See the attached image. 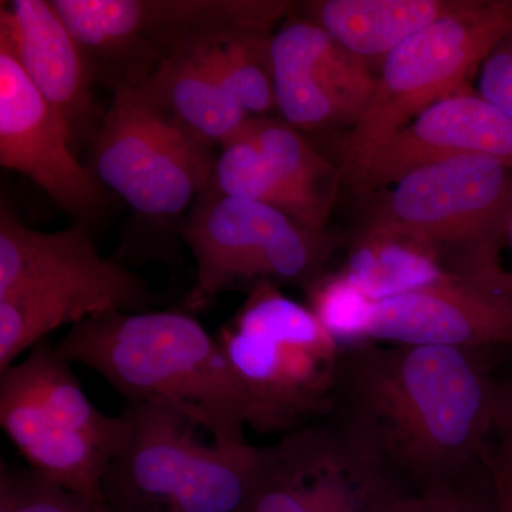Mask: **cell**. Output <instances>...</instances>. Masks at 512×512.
<instances>
[{
	"label": "cell",
	"mask_w": 512,
	"mask_h": 512,
	"mask_svg": "<svg viewBox=\"0 0 512 512\" xmlns=\"http://www.w3.org/2000/svg\"><path fill=\"white\" fill-rule=\"evenodd\" d=\"M406 491L329 417L262 447L238 512H389Z\"/></svg>",
	"instance_id": "cell-11"
},
{
	"label": "cell",
	"mask_w": 512,
	"mask_h": 512,
	"mask_svg": "<svg viewBox=\"0 0 512 512\" xmlns=\"http://www.w3.org/2000/svg\"><path fill=\"white\" fill-rule=\"evenodd\" d=\"M393 185L375 220L429 242L448 271L493 291L512 207V167L470 154L421 167Z\"/></svg>",
	"instance_id": "cell-8"
},
{
	"label": "cell",
	"mask_w": 512,
	"mask_h": 512,
	"mask_svg": "<svg viewBox=\"0 0 512 512\" xmlns=\"http://www.w3.org/2000/svg\"><path fill=\"white\" fill-rule=\"evenodd\" d=\"M153 302L147 285H86L0 296V370L18 362L53 330L104 312H147Z\"/></svg>",
	"instance_id": "cell-18"
},
{
	"label": "cell",
	"mask_w": 512,
	"mask_h": 512,
	"mask_svg": "<svg viewBox=\"0 0 512 512\" xmlns=\"http://www.w3.org/2000/svg\"><path fill=\"white\" fill-rule=\"evenodd\" d=\"M128 436L103 481L113 512H238L247 501L262 447L205 443L202 430L163 403L126 402Z\"/></svg>",
	"instance_id": "cell-4"
},
{
	"label": "cell",
	"mask_w": 512,
	"mask_h": 512,
	"mask_svg": "<svg viewBox=\"0 0 512 512\" xmlns=\"http://www.w3.org/2000/svg\"><path fill=\"white\" fill-rule=\"evenodd\" d=\"M181 237L197 265L185 299L187 312L210 308L218 296L261 281L308 288L322 276L333 241L285 212L228 197L211 183L198 195L181 225Z\"/></svg>",
	"instance_id": "cell-7"
},
{
	"label": "cell",
	"mask_w": 512,
	"mask_h": 512,
	"mask_svg": "<svg viewBox=\"0 0 512 512\" xmlns=\"http://www.w3.org/2000/svg\"><path fill=\"white\" fill-rule=\"evenodd\" d=\"M73 363L45 339L0 370V424L29 468L90 500L128 436L123 414L107 416L84 392Z\"/></svg>",
	"instance_id": "cell-5"
},
{
	"label": "cell",
	"mask_w": 512,
	"mask_h": 512,
	"mask_svg": "<svg viewBox=\"0 0 512 512\" xmlns=\"http://www.w3.org/2000/svg\"><path fill=\"white\" fill-rule=\"evenodd\" d=\"M217 339L256 433L285 436L335 412L343 349L311 308L288 298L278 284L251 286Z\"/></svg>",
	"instance_id": "cell-3"
},
{
	"label": "cell",
	"mask_w": 512,
	"mask_h": 512,
	"mask_svg": "<svg viewBox=\"0 0 512 512\" xmlns=\"http://www.w3.org/2000/svg\"><path fill=\"white\" fill-rule=\"evenodd\" d=\"M504 245H508L511 249V266L507 272L503 276H501L500 282H498V292L501 295L507 296V298L512 299V207L510 210V214H508L507 224H505V234H504ZM503 249V248H501Z\"/></svg>",
	"instance_id": "cell-31"
},
{
	"label": "cell",
	"mask_w": 512,
	"mask_h": 512,
	"mask_svg": "<svg viewBox=\"0 0 512 512\" xmlns=\"http://www.w3.org/2000/svg\"><path fill=\"white\" fill-rule=\"evenodd\" d=\"M481 466L487 471L491 485L488 512H512V470L484 451Z\"/></svg>",
	"instance_id": "cell-30"
},
{
	"label": "cell",
	"mask_w": 512,
	"mask_h": 512,
	"mask_svg": "<svg viewBox=\"0 0 512 512\" xmlns=\"http://www.w3.org/2000/svg\"><path fill=\"white\" fill-rule=\"evenodd\" d=\"M363 343L473 350L512 345V299L456 276L373 302Z\"/></svg>",
	"instance_id": "cell-15"
},
{
	"label": "cell",
	"mask_w": 512,
	"mask_h": 512,
	"mask_svg": "<svg viewBox=\"0 0 512 512\" xmlns=\"http://www.w3.org/2000/svg\"><path fill=\"white\" fill-rule=\"evenodd\" d=\"M210 146L188 133L140 87L114 90L93 144L92 173L143 217L183 214L214 180Z\"/></svg>",
	"instance_id": "cell-10"
},
{
	"label": "cell",
	"mask_w": 512,
	"mask_h": 512,
	"mask_svg": "<svg viewBox=\"0 0 512 512\" xmlns=\"http://www.w3.org/2000/svg\"><path fill=\"white\" fill-rule=\"evenodd\" d=\"M0 164L33 181L82 222L106 208L107 195L77 160L69 131L0 35Z\"/></svg>",
	"instance_id": "cell-12"
},
{
	"label": "cell",
	"mask_w": 512,
	"mask_h": 512,
	"mask_svg": "<svg viewBox=\"0 0 512 512\" xmlns=\"http://www.w3.org/2000/svg\"><path fill=\"white\" fill-rule=\"evenodd\" d=\"M242 131L293 190L330 214L342 183L339 167L326 160L284 120L251 117Z\"/></svg>",
	"instance_id": "cell-24"
},
{
	"label": "cell",
	"mask_w": 512,
	"mask_h": 512,
	"mask_svg": "<svg viewBox=\"0 0 512 512\" xmlns=\"http://www.w3.org/2000/svg\"><path fill=\"white\" fill-rule=\"evenodd\" d=\"M500 384L483 350L343 349L332 419L407 491L463 480L493 433Z\"/></svg>",
	"instance_id": "cell-1"
},
{
	"label": "cell",
	"mask_w": 512,
	"mask_h": 512,
	"mask_svg": "<svg viewBox=\"0 0 512 512\" xmlns=\"http://www.w3.org/2000/svg\"><path fill=\"white\" fill-rule=\"evenodd\" d=\"M471 0H323L308 3L318 23L353 55L386 57L437 20L461 12Z\"/></svg>",
	"instance_id": "cell-19"
},
{
	"label": "cell",
	"mask_w": 512,
	"mask_h": 512,
	"mask_svg": "<svg viewBox=\"0 0 512 512\" xmlns=\"http://www.w3.org/2000/svg\"><path fill=\"white\" fill-rule=\"evenodd\" d=\"M0 35L69 131L74 153L93 143L101 123L93 97L96 83L82 49L52 2L15 0L0 9Z\"/></svg>",
	"instance_id": "cell-16"
},
{
	"label": "cell",
	"mask_w": 512,
	"mask_h": 512,
	"mask_svg": "<svg viewBox=\"0 0 512 512\" xmlns=\"http://www.w3.org/2000/svg\"><path fill=\"white\" fill-rule=\"evenodd\" d=\"M276 109L299 130L355 124L377 74L311 19L285 23L269 40Z\"/></svg>",
	"instance_id": "cell-14"
},
{
	"label": "cell",
	"mask_w": 512,
	"mask_h": 512,
	"mask_svg": "<svg viewBox=\"0 0 512 512\" xmlns=\"http://www.w3.org/2000/svg\"><path fill=\"white\" fill-rule=\"evenodd\" d=\"M57 348L134 403H163L221 444L247 443V399L217 338L191 313L104 312L70 326Z\"/></svg>",
	"instance_id": "cell-2"
},
{
	"label": "cell",
	"mask_w": 512,
	"mask_h": 512,
	"mask_svg": "<svg viewBox=\"0 0 512 512\" xmlns=\"http://www.w3.org/2000/svg\"><path fill=\"white\" fill-rule=\"evenodd\" d=\"M18 512H113L103 501L90 500L50 483L35 471L10 466Z\"/></svg>",
	"instance_id": "cell-26"
},
{
	"label": "cell",
	"mask_w": 512,
	"mask_h": 512,
	"mask_svg": "<svg viewBox=\"0 0 512 512\" xmlns=\"http://www.w3.org/2000/svg\"><path fill=\"white\" fill-rule=\"evenodd\" d=\"M490 439H497V443H488L485 451L512 470V387L500 386Z\"/></svg>",
	"instance_id": "cell-29"
},
{
	"label": "cell",
	"mask_w": 512,
	"mask_h": 512,
	"mask_svg": "<svg viewBox=\"0 0 512 512\" xmlns=\"http://www.w3.org/2000/svg\"><path fill=\"white\" fill-rule=\"evenodd\" d=\"M271 36L225 28L195 37L185 47L251 117L276 109L269 57Z\"/></svg>",
	"instance_id": "cell-22"
},
{
	"label": "cell",
	"mask_w": 512,
	"mask_h": 512,
	"mask_svg": "<svg viewBox=\"0 0 512 512\" xmlns=\"http://www.w3.org/2000/svg\"><path fill=\"white\" fill-rule=\"evenodd\" d=\"M212 183L228 197L268 205L306 227L325 231L328 212L293 190L242 130L221 146Z\"/></svg>",
	"instance_id": "cell-23"
},
{
	"label": "cell",
	"mask_w": 512,
	"mask_h": 512,
	"mask_svg": "<svg viewBox=\"0 0 512 512\" xmlns=\"http://www.w3.org/2000/svg\"><path fill=\"white\" fill-rule=\"evenodd\" d=\"M94 79L138 87L164 57L195 37L241 28L269 36L288 2L259 0H53Z\"/></svg>",
	"instance_id": "cell-6"
},
{
	"label": "cell",
	"mask_w": 512,
	"mask_h": 512,
	"mask_svg": "<svg viewBox=\"0 0 512 512\" xmlns=\"http://www.w3.org/2000/svg\"><path fill=\"white\" fill-rule=\"evenodd\" d=\"M146 282L97 252L86 222L57 232L28 227L6 200L0 205V296L101 285L133 288Z\"/></svg>",
	"instance_id": "cell-17"
},
{
	"label": "cell",
	"mask_w": 512,
	"mask_h": 512,
	"mask_svg": "<svg viewBox=\"0 0 512 512\" xmlns=\"http://www.w3.org/2000/svg\"><path fill=\"white\" fill-rule=\"evenodd\" d=\"M311 311L328 330L340 348L362 345L372 312L367 298L345 275L323 274L308 286Z\"/></svg>",
	"instance_id": "cell-25"
},
{
	"label": "cell",
	"mask_w": 512,
	"mask_h": 512,
	"mask_svg": "<svg viewBox=\"0 0 512 512\" xmlns=\"http://www.w3.org/2000/svg\"><path fill=\"white\" fill-rule=\"evenodd\" d=\"M461 481L406 491L389 512H488V507L464 490Z\"/></svg>",
	"instance_id": "cell-27"
},
{
	"label": "cell",
	"mask_w": 512,
	"mask_h": 512,
	"mask_svg": "<svg viewBox=\"0 0 512 512\" xmlns=\"http://www.w3.org/2000/svg\"><path fill=\"white\" fill-rule=\"evenodd\" d=\"M340 274L375 302L458 276L448 271L429 242L380 220H373L356 239Z\"/></svg>",
	"instance_id": "cell-21"
},
{
	"label": "cell",
	"mask_w": 512,
	"mask_h": 512,
	"mask_svg": "<svg viewBox=\"0 0 512 512\" xmlns=\"http://www.w3.org/2000/svg\"><path fill=\"white\" fill-rule=\"evenodd\" d=\"M141 90L207 146L237 136L251 116L185 47L161 60Z\"/></svg>",
	"instance_id": "cell-20"
},
{
	"label": "cell",
	"mask_w": 512,
	"mask_h": 512,
	"mask_svg": "<svg viewBox=\"0 0 512 512\" xmlns=\"http://www.w3.org/2000/svg\"><path fill=\"white\" fill-rule=\"evenodd\" d=\"M477 92L512 119V30L481 64Z\"/></svg>",
	"instance_id": "cell-28"
},
{
	"label": "cell",
	"mask_w": 512,
	"mask_h": 512,
	"mask_svg": "<svg viewBox=\"0 0 512 512\" xmlns=\"http://www.w3.org/2000/svg\"><path fill=\"white\" fill-rule=\"evenodd\" d=\"M470 154L512 167V119L466 87L424 110L394 136L343 160L340 178L357 192L373 191L426 165Z\"/></svg>",
	"instance_id": "cell-13"
},
{
	"label": "cell",
	"mask_w": 512,
	"mask_h": 512,
	"mask_svg": "<svg viewBox=\"0 0 512 512\" xmlns=\"http://www.w3.org/2000/svg\"><path fill=\"white\" fill-rule=\"evenodd\" d=\"M512 30V0L477 2L421 29L384 57L372 99L353 124L343 160L394 136L420 113L466 89Z\"/></svg>",
	"instance_id": "cell-9"
}]
</instances>
